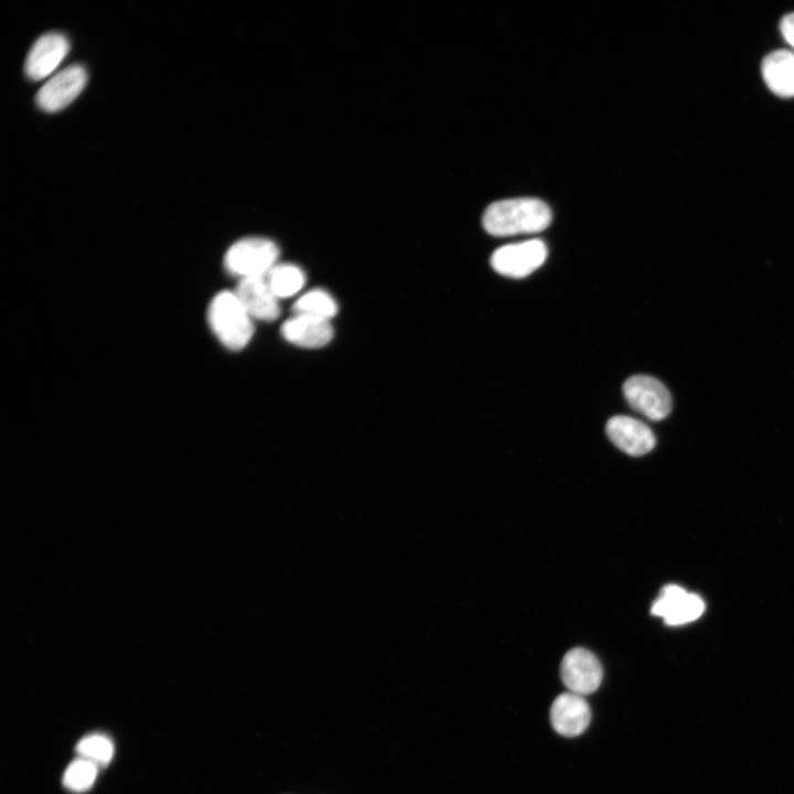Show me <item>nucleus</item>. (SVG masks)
<instances>
[{"label": "nucleus", "instance_id": "1", "mask_svg": "<svg viewBox=\"0 0 794 794\" xmlns=\"http://www.w3.org/2000/svg\"><path fill=\"white\" fill-rule=\"evenodd\" d=\"M551 222L546 203L533 197L508 198L494 202L485 210L482 224L492 236L504 237L544 230Z\"/></svg>", "mask_w": 794, "mask_h": 794}, {"label": "nucleus", "instance_id": "2", "mask_svg": "<svg viewBox=\"0 0 794 794\" xmlns=\"http://www.w3.org/2000/svg\"><path fill=\"white\" fill-rule=\"evenodd\" d=\"M207 320L215 336L230 351L243 350L254 335V319L235 291H222L212 299Z\"/></svg>", "mask_w": 794, "mask_h": 794}, {"label": "nucleus", "instance_id": "3", "mask_svg": "<svg viewBox=\"0 0 794 794\" xmlns=\"http://www.w3.org/2000/svg\"><path fill=\"white\" fill-rule=\"evenodd\" d=\"M279 248L264 237H246L234 243L224 255V267L239 280L266 277L278 264Z\"/></svg>", "mask_w": 794, "mask_h": 794}, {"label": "nucleus", "instance_id": "4", "mask_svg": "<svg viewBox=\"0 0 794 794\" xmlns=\"http://www.w3.org/2000/svg\"><path fill=\"white\" fill-rule=\"evenodd\" d=\"M547 254V246L543 240L530 239L497 248L490 262L497 273L519 279L538 269L545 262Z\"/></svg>", "mask_w": 794, "mask_h": 794}, {"label": "nucleus", "instance_id": "5", "mask_svg": "<svg viewBox=\"0 0 794 794\" xmlns=\"http://www.w3.org/2000/svg\"><path fill=\"white\" fill-rule=\"evenodd\" d=\"M622 390L629 405L650 420L659 421L670 412L669 391L662 382L652 376H632L624 382Z\"/></svg>", "mask_w": 794, "mask_h": 794}, {"label": "nucleus", "instance_id": "6", "mask_svg": "<svg viewBox=\"0 0 794 794\" xmlns=\"http://www.w3.org/2000/svg\"><path fill=\"white\" fill-rule=\"evenodd\" d=\"M560 676L571 693L586 696L599 688L603 670L593 653L576 647L565 654L560 664Z\"/></svg>", "mask_w": 794, "mask_h": 794}, {"label": "nucleus", "instance_id": "7", "mask_svg": "<svg viewBox=\"0 0 794 794\" xmlns=\"http://www.w3.org/2000/svg\"><path fill=\"white\" fill-rule=\"evenodd\" d=\"M87 74L82 65L74 64L51 77L37 92L36 104L47 112H55L69 105L83 90Z\"/></svg>", "mask_w": 794, "mask_h": 794}, {"label": "nucleus", "instance_id": "8", "mask_svg": "<svg viewBox=\"0 0 794 794\" xmlns=\"http://www.w3.org/2000/svg\"><path fill=\"white\" fill-rule=\"evenodd\" d=\"M705 611L702 599L687 592L677 584L663 588L659 597L654 601L651 612L663 618L665 624L675 626L697 620Z\"/></svg>", "mask_w": 794, "mask_h": 794}, {"label": "nucleus", "instance_id": "9", "mask_svg": "<svg viewBox=\"0 0 794 794\" xmlns=\"http://www.w3.org/2000/svg\"><path fill=\"white\" fill-rule=\"evenodd\" d=\"M611 442L632 457L646 454L655 447V436L644 422L629 416H613L605 426Z\"/></svg>", "mask_w": 794, "mask_h": 794}, {"label": "nucleus", "instance_id": "10", "mask_svg": "<svg viewBox=\"0 0 794 794\" xmlns=\"http://www.w3.org/2000/svg\"><path fill=\"white\" fill-rule=\"evenodd\" d=\"M69 50L65 35L50 32L40 36L25 60V74L33 81L49 76L64 60Z\"/></svg>", "mask_w": 794, "mask_h": 794}, {"label": "nucleus", "instance_id": "11", "mask_svg": "<svg viewBox=\"0 0 794 794\" xmlns=\"http://www.w3.org/2000/svg\"><path fill=\"white\" fill-rule=\"evenodd\" d=\"M591 719V711L583 696L571 691L556 697L550 707V722L559 734L568 738L584 732Z\"/></svg>", "mask_w": 794, "mask_h": 794}, {"label": "nucleus", "instance_id": "12", "mask_svg": "<svg viewBox=\"0 0 794 794\" xmlns=\"http://www.w3.org/2000/svg\"><path fill=\"white\" fill-rule=\"evenodd\" d=\"M235 293L253 319L270 322L280 314L279 298L266 277L239 280Z\"/></svg>", "mask_w": 794, "mask_h": 794}, {"label": "nucleus", "instance_id": "13", "mask_svg": "<svg viewBox=\"0 0 794 794\" xmlns=\"http://www.w3.org/2000/svg\"><path fill=\"white\" fill-rule=\"evenodd\" d=\"M333 334L329 320L303 314H294L281 326V335L286 341L305 348H319L329 344Z\"/></svg>", "mask_w": 794, "mask_h": 794}, {"label": "nucleus", "instance_id": "14", "mask_svg": "<svg viewBox=\"0 0 794 794\" xmlns=\"http://www.w3.org/2000/svg\"><path fill=\"white\" fill-rule=\"evenodd\" d=\"M763 79L777 96L794 97V52L777 50L768 54L761 64Z\"/></svg>", "mask_w": 794, "mask_h": 794}, {"label": "nucleus", "instance_id": "15", "mask_svg": "<svg viewBox=\"0 0 794 794\" xmlns=\"http://www.w3.org/2000/svg\"><path fill=\"white\" fill-rule=\"evenodd\" d=\"M273 291L280 298H288L301 290L305 282L302 269L292 264H277L266 276Z\"/></svg>", "mask_w": 794, "mask_h": 794}, {"label": "nucleus", "instance_id": "16", "mask_svg": "<svg viewBox=\"0 0 794 794\" xmlns=\"http://www.w3.org/2000/svg\"><path fill=\"white\" fill-rule=\"evenodd\" d=\"M337 309L334 298L322 289L310 290L302 294L292 305L294 314H303L329 321L336 315Z\"/></svg>", "mask_w": 794, "mask_h": 794}, {"label": "nucleus", "instance_id": "17", "mask_svg": "<svg viewBox=\"0 0 794 794\" xmlns=\"http://www.w3.org/2000/svg\"><path fill=\"white\" fill-rule=\"evenodd\" d=\"M76 752L79 758L86 759L99 768L111 761L114 743L105 734L90 733L77 742Z\"/></svg>", "mask_w": 794, "mask_h": 794}, {"label": "nucleus", "instance_id": "18", "mask_svg": "<svg viewBox=\"0 0 794 794\" xmlns=\"http://www.w3.org/2000/svg\"><path fill=\"white\" fill-rule=\"evenodd\" d=\"M97 772L98 766L96 764L78 757L66 768L63 784L72 792H85L93 786Z\"/></svg>", "mask_w": 794, "mask_h": 794}, {"label": "nucleus", "instance_id": "19", "mask_svg": "<svg viewBox=\"0 0 794 794\" xmlns=\"http://www.w3.org/2000/svg\"><path fill=\"white\" fill-rule=\"evenodd\" d=\"M780 30L784 40L790 44L794 52V12L784 15L780 22Z\"/></svg>", "mask_w": 794, "mask_h": 794}]
</instances>
